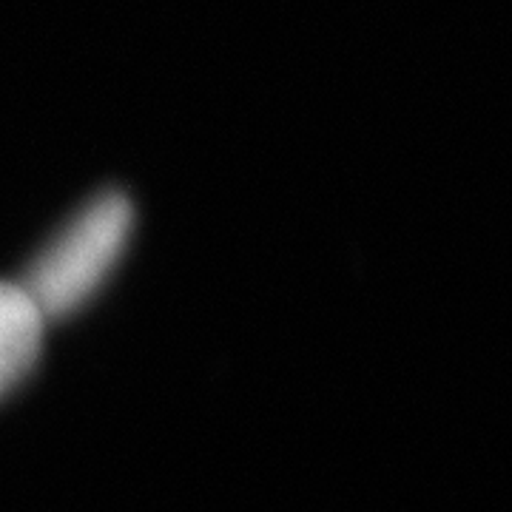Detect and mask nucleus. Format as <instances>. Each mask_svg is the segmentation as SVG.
Returning <instances> with one entry per match:
<instances>
[{"mask_svg": "<svg viewBox=\"0 0 512 512\" xmlns=\"http://www.w3.org/2000/svg\"><path fill=\"white\" fill-rule=\"evenodd\" d=\"M131 228V200L120 191H109L89 202L40 251L20 288L46 322L80 311L100 291L126 251Z\"/></svg>", "mask_w": 512, "mask_h": 512, "instance_id": "obj_1", "label": "nucleus"}, {"mask_svg": "<svg viewBox=\"0 0 512 512\" xmlns=\"http://www.w3.org/2000/svg\"><path fill=\"white\" fill-rule=\"evenodd\" d=\"M46 319L20 282H0V399L35 367L43 348Z\"/></svg>", "mask_w": 512, "mask_h": 512, "instance_id": "obj_2", "label": "nucleus"}]
</instances>
